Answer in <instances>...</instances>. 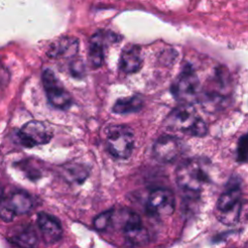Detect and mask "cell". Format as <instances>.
Instances as JSON below:
<instances>
[{
    "label": "cell",
    "instance_id": "22",
    "mask_svg": "<svg viewBox=\"0 0 248 248\" xmlns=\"http://www.w3.org/2000/svg\"><path fill=\"white\" fill-rule=\"evenodd\" d=\"M2 199H3V189H2V187L0 185V202L2 201Z\"/></svg>",
    "mask_w": 248,
    "mask_h": 248
},
{
    "label": "cell",
    "instance_id": "11",
    "mask_svg": "<svg viewBox=\"0 0 248 248\" xmlns=\"http://www.w3.org/2000/svg\"><path fill=\"white\" fill-rule=\"evenodd\" d=\"M37 223L46 244H54L62 236V227L57 218L46 213L40 212L37 216Z\"/></svg>",
    "mask_w": 248,
    "mask_h": 248
},
{
    "label": "cell",
    "instance_id": "12",
    "mask_svg": "<svg viewBox=\"0 0 248 248\" xmlns=\"http://www.w3.org/2000/svg\"><path fill=\"white\" fill-rule=\"evenodd\" d=\"M78 51V40L75 37H62L48 48L47 55L51 58H69Z\"/></svg>",
    "mask_w": 248,
    "mask_h": 248
},
{
    "label": "cell",
    "instance_id": "1",
    "mask_svg": "<svg viewBox=\"0 0 248 248\" xmlns=\"http://www.w3.org/2000/svg\"><path fill=\"white\" fill-rule=\"evenodd\" d=\"M241 187L239 180L232 177L226 190L219 197L216 203L217 218L226 225H234L238 222L241 213Z\"/></svg>",
    "mask_w": 248,
    "mask_h": 248
},
{
    "label": "cell",
    "instance_id": "8",
    "mask_svg": "<svg viewBox=\"0 0 248 248\" xmlns=\"http://www.w3.org/2000/svg\"><path fill=\"white\" fill-rule=\"evenodd\" d=\"M122 232L126 244L131 247H138L146 244L149 234L142 225L140 217L134 211H128L122 225Z\"/></svg>",
    "mask_w": 248,
    "mask_h": 248
},
{
    "label": "cell",
    "instance_id": "6",
    "mask_svg": "<svg viewBox=\"0 0 248 248\" xmlns=\"http://www.w3.org/2000/svg\"><path fill=\"white\" fill-rule=\"evenodd\" d=\"M42 81L46 98L53 107L59 109H68L72 106L73 99L71 94L50 69L44 70Z\"/></svg>",
    "mask_w": 248,
    "mask_h": 248
},
{
    "label": "cell",
    "instance_id": "2",
    "mask_svg": "<svg viewBox=\"0 0 248 248\" xmlns=\"http://www.w3.org/2000/svg\"><path fill=\"white\" fill-rule=\"evenodd\" d=\"M168 126L194 137H203L207 133L205 122L198 115L191 105H182L173 108L167 118Z\"/></svg>",
    "mask_w": 248,
    "mask_h": 248
},
{
    "label": "cell",
    "instance_id": "5",
    "mask_svg": "<svg viewBox=\"0 0 248 248\" xmlns=\"http://www.w3.org/2000/svg\"><path fill=\"white\" fill-rule=\"evenodd\" d=\"M134 134L126 125H113L108 128L107 147L108 152L118 159L129 158L134 149Z\"/></svg>",
    "mask_w": 248,
    "mask_h": 248
},
{
    "label": "cell",
    "instance_id": "16",
    "mask_svg": "<svg viewBox=\"0 0 248 248\" xmlns=\"http://www.w3.org/2000/svg\"><path fill=\"white\" fill-rule=\"evenodd\" d=\"M108 35L109 33L106 34L103 31H99L91 37L89 45V60L94 68H99L103 65L104 49Z\"/></svg>",
    "mask_w": 248,
    "mask_h": 248
},
{
    "label": "cell",
    "instance_id": "4",
    "mask_svg": "<svg viewBox=\"0 0 248 248\" xmlns=\"http://www.w3.org/2000/svg\"><path fill=\"white\" fill-rule=\"evenodd\" d=\"M170 91L173 97L182 105L193 106L201 98L200 80L190 65H186L177 76L170 87Z\"/></svg>",
    "mask_w": 248,
    "mask_h": 248
},
{
    "label": "cell",
    "instance_id": "17",
    "mask_svg": "<svg viewBox=\"0 0 248 248\" xmlns=\"http://www.w3.org/2000/svg\"><path fill=\"white\" fill-rule=\"evenodd\" d=\"M143 106V100L140 95H133L118 99L112 107V110L118 114H127L139 111Z\"/></svg>",
    "mask_w": 248,
    "mask_h": 248
},
{
    "label": "cell",
    "instance_id": "14",
    "mask_svg": "<svg viewBox=\"0 0 248 248\" xmlns=\"http://www.w3.org/2000/svg\"><path fill=\"white\" fill-rule=\"evenodd\" d=\"M142 65L140 47L136 45H128L122 50L120 57V69L127 74L138 72Z\"/></svg>",
    "mask_w": 248,
    "mask_h": 248
},
{
    "label": "cell",
    "instance_id": "10",
    "mask_svg": "<svg viewBox=\"0 0 248 248\" xmlns=\"http://www.w3.org/2000/svg\"><path fill=\"white\" fill-rule=\"evenodd\" d=\"M182 151V143L176 137L165 135L157 139L153 144V155L155 159L164 164L175 161Z\"/></svg>",
    "mask_w": 248,
    "mask_h": 248
},
{
    "label": "cell",
    "instance_id": "21",
    "mask_svg": "<svg viewBox=\"0 0 248 248\" xmlns=\"http://www.w3.org/2000/svg\"><path fill=\"white\" fill-rule=\"evenodd\" d=\"M71 70L75 76H80L81 74H83V65L80 61H74Z\"/></svg>",
    "mask_w": 248,
    "mask_h": 248
},
{
    "label": "cell",
    "instance_id": "18",
    "mask_svg": "<svg viewBox=\"0 0 248 248\" xmlns=\"http://www.w3.org/2000/svg\"><path fill=\"white\" fill-rule=\"evenodd\" d=\"M66 176L75 182H82L86 179L87 172L84 168L79 165H67L65 168Z\"/></svg>",
    "mask_w": 248,
    "mask_h": 248
},
{
    "label": "cell",
    "instance_id": "13",
    "mask_svg": "<svg viewBox=\"0 0 248 248\" xmlns=\"http://www.w3.org/2000/svg\"><path fill=\"white\" fill-rule=\"evenodd\" d=\"M3 202L16 216L28 213L33 207V199L25 191L13 192L9 197L2 199Z\"/></svg>",
    "mask_w": 248,
    "mask_h": 248
},
{
    "label": "cell",
    "instance_id": "20",
    "mask_svg": "<svg viewBox=\"0 0 248 248\" xmlns=\"http://www.w3.org/2000/svg\"><path fill=\"white\" fill-rule=\"evenodd\" d=\"M237 161L239 163H245L247 160V136L244 134L239 138L237 148H236Z\"/></svg>",
    "mask_w": 248,
    "mask_h": 248
},
{
    "label": "cell",
    "instance_id": "15",
    "mask_svg": "<svg viewBox=\"0 0 248 248\" xmlns=\"http://www.w3.org/2000/svg\"><path fill=\"white\" fill-rule=\"evenodd\" d=\"M9 240L20 248H37L38 245L37 233L31 226L14 230L9 235Z\"/></svg>",
    "mask_w": 248,
    "mask_h": 248
},
{
    "label": "cell",
    "instance_id": "9",
    "mask_svg": "<svg viewBox=\"0 0 248 248\" xmlns=\"http://www.w3.org/2000/svg\"><path fill=\"white\" fill-rule=\"evenodd\" d=\"M175 198L173 193L167 188H156L148 196L146 209L155 216H168L173 213Z\"/></svg>",
    "mask_w": 248,
    "mask_h": 248
},
{
    "label": "cell",
    "instance_id": "3",
    "mask_svg": "<svg viewBox=\"0 0 248 248\" xmlns=\"http://www.w3.org/2000/svg\"><path fill=\"white\" fill-rule=\"evenodd\" d=\"M208 180L205 164L201 158L187 159L176 170V182L184 191L198 193Z\"/></svg>",
    "mask_w": 248,
    "mask_h": 248
},
{
    "label": "cell",
    "instance_id": "19",
    "mask_svg": "<svg viewBox=\"0 0 248 248\" xmlns=\"http://www.w3.org/2000/svg\"><path fill=\"white\" fill-rule=\"evenodd\" d=\"M113 219V210L109 209L99 214L93 221V226L97 231H106Z\"/></svg>",
    "mask_w": 248,
    "mask_h": 248
},
{
    "label": "cell",
    "instance_id": "7",
    "mask_svg": "<svg viewBox=\"0 0 248 248\" xmlns=\"http://www.w3.org/2000/svg\"><path fill=\"white\" fill-rule=\"evenodd\" d=\"M17 137L21 145L31 148L49 142L52 134L43 122L32 120L25 123L20 128Z\"/></svg>",
    "mask_w": 248,
    "mask_h": 248
}]
</instances>
